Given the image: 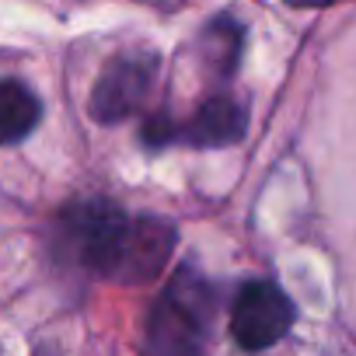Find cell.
I'll use <instances>...</instances> for the list:
<instances>
[{"mask_svg":"<svg viewBox=\"0 0 356 356\" xmlns=\"http://www.w3.org/2000/svg\"><path fill=\"white\" fill-rule=\"evenodd\" d=\"M210 314V290L189 269L178 273L171 290L157 300L150 318V356H200L203 325Z\"/></svg>","mask_w":356,"mask_h":356,"instance_id":"6da1fadb","label":"cell"},{"mask_svg":"<svg viewBox=\"0 0 356 356\" xmlns=\"http://www.w3.org/2000/svg\"><path fill=\"white\" fill-rule=\"evenodd\" d=\"M126 227H129V217L98 200L77 203L63 213V231H67L70 245L77 248V259L88 269H95L98 276H112Z\"/></svg>","mask_w":356,"mask_h":356,"instance_id":"7a4b0ae2","label":"cell"},{"mask_svg":"<svg viewBox=\"0 0 356 356\" xmlns=\"http://www.w3.org/2000/svg\"><path fill=\"white\" fill-rule=\"evenodd\" d=\"M293 325V304L276 283H248L231 311V335L241 349H269Z\"/></svg>","mask_w":356,"mask_h":356,"instance_id":"3957f363","label":"cell"},{"mask_svg":"<svg viewBox=\"0 0 356 356\" xmlns=\"http://www.w3.org/2000/svg\"><path fill=\"white\" fill-rule=\"evenodd\" d=\"M154 74H157L154 56L133 53V56L112 60L91 91V115L98 122H119V119L133 115L143 105V98L150 95Z\"/></svg>","mask_w":356,"mask_h":356,"instance_id":"277c9868","label":"cell"},{"mask_svg":"<svg viewBox=\"0 0 356 356\" xmlns=\"http://www.w3.org/2000/svg\"><path fill=\"white\" fill-rule=\"evenodd\" d=\"M171 248H175V227L168 220H161V217L129 220L126 238L119 245V259H115L112 280H122V283H147V280H154L164 269Z\"/></svg>","mask_w":356,"mask_h":356,"instance_id":"5b68a950","label":"cell"},{"mask_svg":"<svg viewBox=\"0 0 356 356\" xmlns=\"http://www.w3.org/2000/svg\"><path fill=\"white\" fill-rule=\"evenodd\" d=\"M245 126H248V115L238 102L210 98L203 102L196 119L186 126V140H193L196 147H231L245 136Z\"/></svg>","mask_w":356,"mask_h":356,"instance_id":"8992f818","label":"cell"},{"mask_svg":"<svg viewBox=\"0 0 356 356\" xmlns=\"http://www.w3.org/2000/svg\"><path fill=\"white\" fill-rule=\"evenodd\" d=\"M39 98L18 84V81H0V143H18L39 126Z\"/></svg>","mask_w":356,"mask_h":356,"instance_id":"52a82bcc","label":"cell"},{"mask_svg":"<svg viewBox=\"0 0 356 356\" xmlns=\"http://www.w3.org/2000/svg\"><path fill=\"white\" fill-rule=\"evenodd\" d=\"M241 46H245V32L234 18H213L210 29L203 32V63L210 67V74L217 77H227L234 67H238V56H241Z\"/></svg>","mask_w":356,"mask_h":356,"instance_id":"ba28073f","label":"cell"},{"mask_svg":"<svg viewBox=\"0 0 356 356\" xmlns=\"http://www.w3.org/2000/svg\"><path fill=\"white\" fill-rule=\"evenodd\" d=\"M175 136H178V129H175V122L164 119V115H154V119H147V126H143V143H147V147L171 143Z\"/></svg>","mask_w":356,"mask_h":356,"instance_id":"9c48e42d","label":"cell"},{"mask_svg":"<svg viewBox=\"0 0 356 356\" xmlns=\"http://www.w3.org/2000/svg\"><path fill=\"white\" fill-rule=\"evenodd\" d=\"M290 8H328V4H339V0H286Z\"/></svg>","mask_w":356,"mask_h":356,"instance_id":"30bf717a","label":"cell"}]
</instances>
